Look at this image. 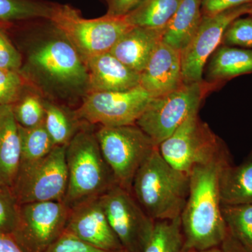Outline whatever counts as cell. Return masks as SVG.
Returning <instances> with one entry per match:
<instances>
[{
	"label": "cell",
	"instance_id": "1",
	"mask_svg": "<svg viewBox=\"0 0 252 252\" xmlns=\"http://www.w3.org/2000/svg\"><path fill=\"white\" fill-rule=\"evenodd\" d=\"M230 162L226 147L210 161L196 165L189 173V191L180 216L185 250L220 247L228 229L220 192L222 169Z\"/></svg>",
	"mask_w": 252,
	"mask_h": 252
},
{
	"label": "cell",
	"instance_id": "2",
	"mask_svg": "<svg viewBox=\"0 0 252 252\" xmlns=\"http://www.w3.org/2000/svg\"><path fill=\"white\" fill-rule=\"evenodd\" d=\"M55 31L30 48L19 72L27 84L51 97H84L89 86L86 64L67 38Z\"/></svg>",
	"mask_w": 252,
	"mask_h": 252
},
{
	"label": "cell",
	"instance_id": "3",
	"mask_svg": "<svg viewBox=\"0 0 252 252\" xmlns=\"http://www.w3.org/2000/svg\"><path fill=\"white\" fill-rule=\"evenodd\" d=\"M189 191V175L172 166L158 147L132 181L131 193L149 217L157 220L180 217Z\"/></svg>",
	"mask_w": 252,
	"mask_h": 252
},
{
	"label": "cell",
	"instance_id": "4",
	"mask_svg": "<svg viewBox=\"0 0 252 252\" xmlns=\"http://www.w3.org/2000/svg\"><path fill=\"white\" fill-rule=\"evenodd\" d=\"M91 126H84L66 146L68 184L63 201L70 208L99 198L117 185Z\"/></svg>",
	"mask_w": 252,
	"mask_h": 252
},
{
	"label": "cell",
	"instance_id": "5",
	"mask_svg": "<svg viewBox=\"0 0 252 252\" xmlns=\"http://www.w3.org/2000/svg\"><path fill=\"white\" fill-rule=\"evenodd\" d=\"M49 21L77 50L84 62L110 52L116 43L133 26L125 16L104 15L87 19L69 5L55 4Z\"/></svg>",
	"mask_w": 252,
	"mask_h": 252
},
{
	"label": "cell",
	"instance_id": "6",
	"mask_svg": "<svg viewBox=\"0 0 252 252\" xmlns=\"http://www.w3.org/2000/svg\"><path fill=\"white\" fill-rule=\"evenodd\" d=\"M212 86L205 81L185 82L160 97L152 98L136 125L158 146L187 119L198 114L202 101Z\"/></svg>",
	"mask_w": 252,
	"mask_h": 252
},
{
	"label": "cell",
	"instance_id": "7",
	"mask_svg": "<svg viewBox=\"0 0 252 252\" xmlns=\"http://www.w3.org/2000/svg\"><path fill=\"white\" fill-rule=\"evenodd\" d=\"M94 134L116 183L131 192L137 170L157 146L136 124L99 126Z\"/></svg>",
	"mask_w": 252,
	"mask_h": 252
},
{
	"label": "cell",
	"instance_id": "8",
	"mask_svg": "<svg viewBox=\"0 0 252 252\" xmlns=\"http://www.w3.org/2000/svg\"><path fill=\"white\" fill-rule=\"evenodd\" d=\"M66 146H56L45 157L20 166L11 190L19 205L62 201L67 193Z\"/></svg>",
	"mask_w": 252,
	"mask_h": 252
},
{
	"label": "cell",
	"instance_id": "9",
	"mask_svg": "<svg viewBox=\"0 0 252 252\" xmlns=\"http://www.w3.org/2000/svg\"><path fill=\"white\" fill-rule=\"evenodd\" d=\"M225 147L198 114L189 117L158 146L162 157L172 166L188 175L194 167L210 161Z\"/></svg>",
	"mask_w": 252,
	"mask_h": 252
},
{
	"label": "cell",
	"instance_id": "10",
	"mask_svg": "<svg viewBox=\"0 0 252 252\" xmlns=\"http://www.w3.org/2000/svg\"><path fill=\"white\" fill-rule=\"evenodd\" d=\"M99 200L126 252H143L153 233L155 220L144 211L132 193L116 185Z\"/></svg>",
	"mask_w": 252,
	"mask_h": 252
},
{
	"label": "cell",
	"instance_id": "11",
	"mask_svg": "<svg viewBox=\"0 0 252 252\" xmlns=\"http://www.w3.org/2000/svg\"><path fill=\"white\" fill-rule=\"evenodd\" d=\"M151 99L140 85L124 91L89 93L75 112L81 120L91 126L134 125Z\"/></svg>",
	"mask_w": 252,
	"mask_h": 252
},
{
	"label": "cell",
	"instance_id": "12",
	"mask_svg": "<svg viewBox=\"0 0 252 252\" xmlns=\"http://www.w3.org/2000/svg\"><path fill=\"white\" fill-rule=\"evenodd\" d=\"M70 210L63 200L20 205L11 235L25 252H44L65 230Z\"/></svg>",
	"mask_w": 252,
	"mask_h": 252
},
{
	"label": "cell",
	"instance_id": "13",
	"mask_svg": "<svg viewBox=\"0 0 252 252\" xmlns=\"http://www.w3.org/2000/svg\"><path fill=\"white\" fill-rule=\"evenodd\" d=\"M250 4L241 5L212 16H203L193 37L182 52L185 82H202L207 61L220 45L223 33L234 20L250 14Z\"/></svg>",
	"mask_w": 252,
	"mask_h": 252
},
{
	"label": "cell",
	"instance_id": "14",
	"mask_svg": "<svg viewBox=\"0 0 252 252\" xmlns=\"http://www.w3.org/2000/svg\"><path fill=\"white\" fill-rule=\"evenodd\" d=\"M65 230L104 251L126 252L109 224L99 198L72 207Z\"/></svg>",
	"mask_w": 252,
	"mask_h": 252
},
{
	"label": "cell",
	"instance_id": "15",
	"mask_svg": "<svg viewBox=\"0 0 252 252\" xmlns=\"http://www.w3.org/2000/svg\"><path fill=\"white\" fill-rule=\"evenodd\" d=\"M185 83L182 53L160 41L140 74V86L154 98L175 91Z\"/></svg>",
	"mask_w": 252,
	"mask_h": 252
},
{
	"label": "cell",
	"instance_id": "16",
	"mask_svg": "<svg viewBox=\"0 0 252 252\" xmlns=\"http://www.w3.org/2000/svg\"><path fill=\"white\" fill-rule=\"evenodd\" d=\"M86 64L89 72L88 94L127 91L140 85V74L110 52L93 58Z\"/></svg>",
	"mask_w": 252,
	"mask_h": 252
},
{
	"label": "cell",
	"instance_id": "17",
	"mask_svg": "<svg viewBox=\"0 0 252 252\" xmlns=\"http://www.w3.org/2000/svg\"><path fill=\"white\" fill-rule=\"evenodd\" d=\"M163 30L132 27L119 39L110 53L123 64L140 74L162 41Z\"/></svg>",
	"mask_w": 252,
	"mask_h": 252
},
{
	"label": "cell",
	"instance_id": "18",
	"mask_svg": "<svg viewBox=\"0 0 252 252\" xmlns=\"http://www.w3.org/2000/svg\"><path fill=\"white\" fill-rule=\"evenodd\" d=\"M21 160L19 129L13 105H0V187L11 189Z\"/></svg>",
	"mask_w": 252,
	"mask_h": 252
},
{
	"label": "cell",
	"instance_id": "19",
	"mask_svg": "<svg viewBox=\"0 0 252 252\" xmlns=\"http://www.w3.org/2000/svg\"><path fill=\"white\" fill-rule=\"evenodd\" d=\"M205 82L210 85L252 73V50L220 45L208 60Z\"/></svg>",
	"mask_w": 252,
	"mask_h": 252
},
{
	"label": "cell",
	"instance_id": "20",
	"mask_svg": "<svg viewBox=\"0 0 252 252\" xmlns=\"http://www.w3.org/2000/svg\"><path fill=\"white\" fill-rule=\"evenodd\" d=\"M202 0H182L164 28L162 41L182 53L193 37L203 18Z\"/></svg>",
	"mask_w": 252,
	"mask_h": 252
},
{
	"label": "cell",
	"instance_id": "21",
	"mask_svg": "<svg viewBox=\"0 0 252 252\" xmlns=\"http://www.w3.org/2000/svg\"><path fill=\"white\" fill-rule=\"evenodd\" d=\"M220 192L222 205L252 203V152L240 165L229 162L223 167Z\"/></svg>",
	"mask_w": 252,
	"mask_h": 252
},
{
	"label": "cell",
	"instance_id": "22",
	"mask_svg": "<svg viewBox=\"0 0 252 252\" xmlns=\"http://www.w3.org/2000/svg\"><path fill=\"white\" fill-rule=\"evenodd\" d=\"M44 126L56 146H67L79 131L88 124L72 111L49 99H44Z\"/></svg>",
	"mask_w": 252,
	"mask_h": 252
},
{
	"label": "cell",
	"instance_id": "23",
	"mask_svg": "<svg viewBox=\"0 0 252 252\" xmlns=\"http://www.w3.org/2000/svg\"><path fill=\"white\" fill-rule=\"evenodd\" d=\"M181 1L182 0H142L125 18L133 27L164 29Z\"/></svg>",
	"mask_w": 252,
	"mask_h": 252
},
{
	"label": "cell",
	"instance_id": "24",
	"mask_svg": "<svg viewBox=\"0 0 252 252\" xmlns=\"http://www.w3.org/2000/svg\"><path fill=\"white\" fill-rule=\"evenodd\" d=\"M56 4L41 0H0V23L44 19L49 21Z\"/></svg>",
	"mask_w": 252,
	"mask_h": 252
},
{
	"label": "cell",
	"instance_id": "25",
	"mask_svg": "<svg viewBox=\"0 0 252 252\" xmlns=\"http://www.w3.org/2000/svg\"><path fill=\"white\" fill-rule=\"evenodd\" d=\"M21 140L20 166L31 165L41 160L56 147L44 124L32 127L18 125Z\"/></svg>",
	"mask_w": 252,
	"mask_h": 252
},
{
	"label": "cell",
	"instance_id": "26",
	"mask_svg": "<svg viewBox=\"0 0 252 252\" xmlns=\"http://www.w3.org/2000/svg\"><path fill=\"white\" fill-rule=\"evenodd\" d=\"M185 240L180 217L157 220L143 252H184Z\"/></svg>",
	"mask_w": 252,
	"mask_h": 252
},
{
	"label": "cell",
	"instance_id": "27",
	"mask_svg": "<svg viewBox=\"0 0 252 252\" xmlns=\"http://www.w3.org/2000/svg\"><path fill=\"white\" fill-rule=\"evenodd\" d=\"M222 214L228 233L252 252V203L222 205Z\"/></svg>",
	"mask_w": 252,
	"mask_h": 252
},
{
	"label": "cell",
	"instance_id": "28",
	"mask_svg": "<svg viewBox=\"0 0 252 252\" xmlns=\"http://www.w3.org/2000/svg\"><path fill=\"white\" fill-rule=\"evenodd\" d=\"M15 119L18 125L32 127L44 124L45 119L44 99L39 94L26 93L13 105Z\"/></svg>",
	"mask_w": 252,
	"mask_h": 252
},
{
	"label": "cell",
	"instance_id": "29",
	"mask_svg": "<svg viewBox=\"0 0 252 252\" xmlns=\"http://www.w3.org/2000/svg\"><path fill=\"white\" fill-rule=\"evenodd\" d=\"M26 81L18 71L0 68V105H14L25 92Z\"/></svg>",
	"mask_w": 252,
	"mask_h": 252
},
{
	"label": "cell",
	"instance_id": "30",
	"mask_svg": "<svg viewBox=\"0 0 252 252\" xmlns=\"http://www.w3.org/2000/svg\"><path fill=\"white\" fill-rule=\"evenodd\" d=\"M220 45L252 50V16L239 17L225 30Z\"/></svg>",
	"mask_w": 252,
	"mask_h": 252
},
{
	"label": "cell",
	"instance_id": "31",
	"mask_svg": "<svg viewBox=\"0 0 252 252\" xmlns=\"http://www.w3.org/2000/svg\"><path fill=\"white\" fill-rule=\"evenodd\" d=\"M19 207L11 189L0 187V233L13 234L18 223Z\"/></svg>",
	"mask_w": 252,
	"mask_h": 252
},
{
	"label": "cell",
	"instance_id": "32",
	"mask_svg": "<svg viewBox=\"0 0 252 252\" xmlns=\"http://www.w3.org/2000/svg\"><path fill=\"white\" fill-rule=\"evenodd\" d=\"M44 252H109L93 246L64 230Z\"/></svg>",
	"mask_w": 252,
	"mask_h": 252
},
{
	"label": "cell",
	"instance_id": "33",
	"mask_svg": "<svg viewBox=\"0 0 252 252\" xmlns=\"http://www.w3.org/2000/svg\"><path fill=\"white\" fill-rule=\"evenodd\" d=\"M6 24L0 23V68L19 72L23 59L5 32Z\"/></svg>",
	"mask_w": 252,
	"mask_h": 252
},
{
	"label": "cell",
	"instance_id": "34",
	"mask_svg": "<svg viewBox=\"0 0 252 252\" xmlns=\"http://www.w3.org/2000/svg\"><path fill=\"white\" fill-rule=\"evenodd\" d=\"M252 2V0H202V14L203 16H212Z\"/></svg>",
	"mask_w": 252,
	"mask_h": 252
},
{
	"label": "cell",
	"instance_id": "35",
	"mask_svg": "<svg viewBox=\"0 0 252 252\" xmlns=\"http://www.w3.org/2000/svg\"><path fill=\"white\" fill-rule=\"evenodd\" d=\"M109 16H125L132 11L142 0H106Z\"/></svg>",
	"mask_w": 252,
	"mask_h": 252
},
{
	"label": "cell",
	"instance_id": "36",
	"mask_svg": "<svg viewBox=\"0 0 252 252\" xmlns=\"http://www.w3.org/2000/svg\"><path fill=\"white\" fill-rule=\"evenodd\" d=\"M0 252H25L12 235L0 233Z\"/></svg>",
	"mask_w": 252,
	"mask_h": 252
},
{
	"label": "cell",
	"instance_id": "37",
	"mask_svg": "<svg viewBox=\"0 0 252 252\" xmlns=\"http://www.w3.org/2000/svg\"><path fill=\"white\" fill-rule=\"evenodd\" d=\"M220 247L223 252H251L244 248L228 232L226 238Z\"/></svg>",
	"mask_w": 252,
	"mask_h": 252
},
{
	"label": "cell",
	"instance_id": "38",
	"mask_svg": "<svg viewBox=\"0 0 252 252\" xmlns=\"http://www.w3.org/2000/svg\"><path fill=\"white\" fill-rule=\"evenodd\" d=\"M184 252H223L220 247L217 248H212L207 249V250H184Z\"/></svg>",
	"mask_w": 252,
	"mask_h": 252
},
{
	"label": "cell",
	"instance_id": "39",
	"mask_svg": "<svg viewBox=\"0 0 252 252\" xmlns=\"http://www.w3.org/2000/svg\"><path fill=\"white\" fill-rule=\"evenodd\" d=\"M249 15H250V16H252V2L250 3V14Z\"/></svg>",
	"mask_w": 252,
	"mask_h": 252
}]
</instances>
